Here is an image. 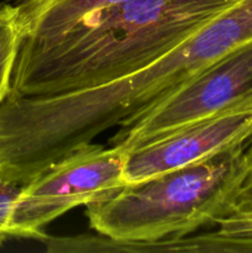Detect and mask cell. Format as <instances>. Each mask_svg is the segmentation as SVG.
<instances>
[{"mask_svg":"<svg viewBox=\"0 0 252 253\" xmlns=\"http://www.w3.org/2000/svg\"><path fill=\"white\" fill-rule=\"evenodd\" d=\"M252 40V0H237L157 59L116 81L0 104V179L25 185L54 162L145 111Z\"/></svg>","mask_w":252,"mask_h":253,"instance_id":"obj_1","label":"cell"},{"mask_svg":"<svg viewBox=\"0 0 252 253\" xmlns=\"http://www.w3.org/2000/svg\"><path fill=\"white\" fill-rule=\"evenodd\" d=\"M237 0H126L86 15L64 35L24 40L9 93L46 96L133 73L182 43Z\"/></svg>","mask_w":252,"mask_h":253,"instance_id":"obj_2","label":"cell"},{"mask_svg":"<svg viewBox=\"0 0 252 253\" xmlns=\"http://www.w3.org/2000/svg\"><path fill=\"white\" fill-rule=\"evenodd\" d=\"M252 169V138L214 157L135 184L86 205L89 226L111 241L152 244L211 227L236 209Z\"/></svg>","mask_w":252,"mask_h":253,"instance_id":"obj_3","label":"cell"},{"mask_svg":"<svg viewBox=\"0 0 252 253\" xmlns=\"http://www.w3.org/2000/svg\"><path fill=\"white\" fill-rule=\"evenodd\" d=\"M128 152L118 147L82 146L22 185L9 224V237L42 241L46 227L69 210L108 199L126 185Z\"/></svg>","mask_w":252,"mask_h":253,"instance_id":"obj_4","label":"cell"},{"mask_svg":"<svg viewBox=\"0 0 252 253\" xmlns=\"http://www.w3.org/2000/svg\"><path fill=\"white\" fill-rule=\"evenodd\" d=\"M252 91V40L138 115L119 124L109 140L130 152L207 118Z\"/></svg>","mask_w":252,"mask_h":253,"instance_id":"obj_5","label":"cell"},{"mask_svg":"<svg viewBox=\"0 0 252 253\" xmlns=\"http://www.w3.org/2000/svg\"><path fill=\"white\" fill-rule=\"evenodd\" d=\"M252 138V91L221 110L130 151L126 184L214 157Z\"/></svg>","mask_w":252,"mask_h":253,"instance_id":"obj_6","label":"cell"},{"mask_svg":"<svg viewBox=\"0 0 252 253\" xmlns=\"http://www.w3.org/2000/svg\"><path fill=\"white\" fill-rule=\"evenodd\" d=\"M16 9L24 40H49L73 29L86 15L126 0H5Z\"/></svg>","mask_w":252,"mask_h":253,"instance_id":"obj_7","label":"cell"},{"mask_svg":"<svg viewBox=\"0 0 252 253\" xmlns=\"http://www.w3.org/2000/svg\"><path fill=\"white\" fill-rule=\"evenodd\" d=\"M211 227L204 234L161 240L156 242V252L252 253V209L230 212Z\"/></svg>","mask_w":252,"mask_h":253,"instance_id":"obj_8","label":"cell"},{"mask_svg":"<svg viewBox=\"0 0 252 253\" xmlns=\"http://www.w3.org/2000/svg\"><path fill=\"white\" fill-rule=\"evenodd\" d=\"M25 39L16 9L9 2H0V104L10 91L12 71Z\"/></svg>","mask_w":252,"mask_h":253,"instance_id":"obj_9","label":"cell"},{"mask_svg":"<svg viewBox=\"0 0 252 253\" xmlns=\"http://www.w3.org/2000/svg\"><path fill=\"white\" fill-rule=\"evenodd\" d=\"M22 185L0 179V245L9 239V224L15 200Z\"/></svg>","mask_w":252,"mask_h":253,"instance_id":"obj_10","label":"cell"},{"mask_svg":"<svg viewBox=\"0 0 252 253\" xmlns=\"http://www.w3.org/2000/svg\"><path fill=\"white\" fill-rule=\"evenodd\" d=\"M242 209H252V169L249 178H247L246 183L244 184L239 203H237L236 209H235L234 211Z\"/></svg>","mask_w":252,"mask_h":253,"instance_id":"obj_11","label":"cell"}]
</instances>
